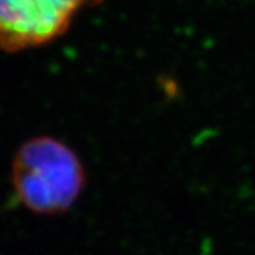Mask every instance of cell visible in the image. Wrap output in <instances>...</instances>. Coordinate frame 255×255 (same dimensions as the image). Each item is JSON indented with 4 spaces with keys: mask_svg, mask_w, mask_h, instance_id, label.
<instances>
[{
    "mask_svg": "<svg viewBox=\"0 0 255 255\" xmlns=\"http://www.w3.org/2000/svg\"><path fill=\"white\" fill-rule=\"evenodd\" d=\"M84 183L78 156L53 137L30 139L13 162V186L18 200L36 213L54 214L71 207Z\"/></svg>",
    "mask_w": 255,
    "mask_h": 255,
    "instance_id": "1",
    "label": "cell"
},
{
    "mask_svg": "<svg viewBox=\"0 0 255 255\" xmlns=\"http://www.w3.org/2000/svg\"><path fill=\"white\" fill-rule=\"evenodd\" d=\"M87 0H0V48L21 51L63 36Z\"/></svg>",
    "mask_w": 255,
    "mask_h": 255,
    "instance_id": "2",
    "label": "cell"
}]
</instances>
